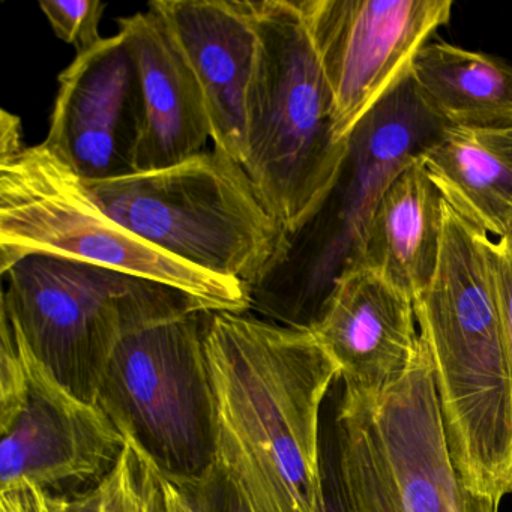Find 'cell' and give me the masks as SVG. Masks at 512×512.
I'll return each mask as SVG.
<instances>
[{"instance_id": "1", "label": "cell", "mask_w": 512, "mask_h": 512, "mask_svg": "<svg viewBox=\"0 0 512 512\" xmlns=\"http://www.w3.org/2000/svg\"><path fill=\"white\" fill-rule=\"evenodd\" d=\"M215 469L250 512H329L320 409L340 367L310 328L209 313Z\"/></svg>"}, {"instance_id": "2", "label": "cell", "mask_w": 512, "mask_h": 512, "mask_svg": "<svg viewBox=\"0 0 512 512\" xmlns=\"http://www.w3.org/2000/svg\"><path fill=\"white\" fill-rule=\"evenodd\" d=\"M490 239L443 203L439 262L413 308L455 470L470 491L500 503L512 493V374Z\"/></svg>"}, {"instance_id": "3", "label": "cell", "mask_w": 512, "mask_h": 512, "mask_svg": "<svg viewBox=\"0 0 512 512\" xmlns=\"http://www.w3.org/2000/svg\"><path fill=\"white\" fill-rule=\"evenodd\" d=\"M208 314L185 293L143 281L98 391L97 404L125 439L172 478H200L215 463Z\"/></svg>"}, {"instance_id": "4", "label": "cell", "mask_w": 512, "mask_h": 512, "mask_svg": "<svg viewBox=\"0 0 512 512\" xmlns=\"http://www.w3.org/2000/svg\"><path fill=\"white\" fill-rule=\"evenodd\" d=\"M257 56L247 100L244 169L287 239L319 211L349 139H338L334 100L298 0H247Z\"/></svg>"}, {"instance_id": "5", "label": "cell", "mask_w": 512, "mask_h": 512, "mask_svg": "<svg viewBox=\"0 0 512 512\" xmlns=\"http://www.w3.org/2000/svg\"><path fill=\"white\" fill-rule=\"evenodd\" d=\"M446 125L422 103L412 76L398 83L349 136L334 187L313 218L287 239L254 289L253 307L310 328L335 280L358 265L368 224L392 179L440 139Z\"/></svg>"}, {"instance_id": "6", "label": "cell", "mask_w": 512, "mask_h": 512, "mask_svg": "<svg viewBox=\"0 0 512 512\" xmlns=\"http://www.w3.org/2000/svg\"><path fill=\"white\" fill-rule=\"evenodd\" d=\"M29 256L73 260L172 287L209 313H248L251 290L158 250L110 217L43 143L0 155V274Z\"/></svg>"}, {"instance_id": "7", "label": "cell", "mask_w": 512, "mask_h": 512, "mask_svg": "<svg viewBox=\"0 0 512 512\" xmlns=\"http://www.w3.org/2000/svg\"><path fill=\"white\" fill-rule=\"evenodd\" d=\"M98 205L158 250L253 295L286 247L244 166L212 149L164 169L85 182Z\"/></svg>"}, {"instance_id": "8", "label": "cell", "mask_w": 512, "mask_h": 512, "mask_svg": "<svg viewBox=\"0 0 512 512\" xmlns=\"http://www.w3.org/2000/svg\"><path fill=\"white\" fill-rule=\"evenodd\" d=\"M335 433L347 512H499L455 470L421 337L409 368L379 394L344 388Z\"/></svg>"}, {"instance_id": "9", "label": "cell", "mask_w": 512, "mask_h": 512, "mask_svg": "<svg viewBox=\"0 0 512 512\" xmlns=\"http://www.w3.org/2000/svg\"><path fill=\"white\" fill-rule=\"evenodd\" d=\"M0 323V488L17 481L56 494L94 487L127 439L100 404L77 397L38 361L2 310Z\"/></svg>"}, {"instance_id": "10", "label": "cell", "mask_w": 512, "mask_h": 512, "mask_svg": "<svg viewBox=\"0 0 512 512\" xmlns=\"http://www.w3.org/2000/svg\"><path fill=\"white\" fill-rule=\"evenodd\" d=\"M2 277L0 310L38 361L77 397L97 403L125 308L148 280L49 256L25 257Z\"/></svg>"}, {"instance_id": "11", "label": "cell", "mask_w": 512, "mask_h": 512, "mask_svg": "<svg viewBox=\"0 0 512 512\" xmlns=\"http://www.w3.org/2000/svg\"><path fill=\"white\" fill-rule=\"evenodd\" d=\"M334 100L335 131L356 125L410 74L451 20V0H298Z\"/></svg>"}, {"instance_id": "12", "label": "cell", "mask_w": 512, "mask_h": 512, "mask_svg": "<svg viewBox=\"0 0 512 512\" xmlns=\"http://www.w3.org/2000/svg\"><path fill=\"white\" fill-rule=\"evenodd\" d=\"M58 83L43 145L85 182L136 173L142 101L124 35L77 53Z\"/></svg>"}, {"instance_id": "13", "label": "cell", "mask_w": 512, "mask_h": 512, "mask_svg": "<svg viewBox=\"0 0 512 512\" xmlns=\"http://www.w3.org/2000/svg\"><path fill=\"white\" fill-rule=\"evenodd\" d=\"M149 7L169 26L202 89L214 148L244 166L257 56L247 0H154Z\"/></svg>"}, {"instance_id": "14", "label": "cell", "mask_w": 512, "mask_h": 512, "mask_svg": "<svg viewBox=\"0 0 512 512\" xmlns=\"http://www.w3.org/2000/svg\"><path fill=\"white\" fill-rule=\"evenodd\" d=\"M416 325L409 296L353 266L335 280L310 329L340 367L344 388L379 394L415 358Z\"/></svg>"}, {"instance_id": "15", "label": "cell", "mask_w": 512, "mask_h": 512, "mask_svg": "<svg viewBox=\"0 0 512 512\" xmlns=\"http://www.w3.org/2000/svg\"><path fill=\"white\" fill-rule=\"evenodd\" d=\"M136 62L142 128L136 172L164 169L205 151L211 125L202 89L163 17L146 13L118 20Z\"/></svg>"}, {"instance_id": "16", "label": "cell", "mask_w": 512, "mask_h": 512, "mask_svg": "<svg viewBox=\"0 0 512 512\" xmlns=\"http://www.w3.org/2000/svg\"><path fill=\"white\" fill-rule=\"evenodd\" d=\"M443 203L422 157L407 164L377 202L356 266L376 272L415 301L439 262Z\"/></svg>"}, {"instance_id": "17", "label": "cell", "mask_w": 512, "mask_h": 512, "mask_svg": "<svg viewBox=\"0 0 512 512\" xmlns=\"http://www.w3.org/2000/svg\"><path fill=\"white\" fill-rule=\"evenodd\" d=\"M445 202L488 236H512V127H446L422 157Z\"/></svg>"}, {"instance_id": "18", "label": "cell", "mask_w": 512, "mask_h": 512, "mask_svg": "<svg viewBox=\"0 0 512 512\" xmlns=\"http://www.w3.org/2000/svg\"><path fill=\"white\" fill-rule=\"evenodd\" d=\"M410 76L446 127H512V65L502 59L436 41L416 53Z\"/></svg>"}, {"instance_id": "19", "label": "cell", "mask_w": 512, "mask_h": 512, "mask_svg": "<svg viewBox=\"0 0 512 512\" xmlns=\"http://www.w3.org/2000/svg\"><path fill=\"white\" fill-rule=\"evenodd\" d=\"M68 496L71 512H167L163 476L131 439L103 481Z\"/></svg>"}, {"instance_id": "20", "label": "cell", "mask_w": 512, "mask_h": 512, "mask_svg": "<svg viewBox=\"0 0 512 512\" xmlns=\"http://www.w3.org/2000/svg\"><path fill=\"white\" fill-rule=\"evenodd\" d=\"M41 11L49 20L59 40L70 44L77 53L86 52L103 41L100 23L107 4L100 0H46Z\"/></svg>"}, {"instance_id": "21", "label": "cell", "mask_w": 512, "mask_h": 512, "mask_svg": "<svg viewBox=\"0 0 512 512\" xmlns=\"http://www.w3.org/2000/svg\"><path fill=\"white\" fill-rule=\"evenodd\" d=\"M163 476L167 512H223L218 499L215 470L200 478L181 479Z\"/></svg>"}, {"instance_id": "22", "label": "cell", "mask_w": 512, "mask_h": 512, "mask_svg": "<svg viewBox=\"0 0 512 512\" xmlns=\"http://www.w3.org/2000/svg\"><path fill=\"white\" fill-rule=\"evenodd\" d=\"M491 266L503 340L512 374V236L490 239Z\"/></svg>"}, {"instance_id": "23", "label": "cell", "mask_w": 512, "mask_h": 512, "mask_svg": "<svg viewBox=\"0 0 512 512\" xmlns=\"http://www.w3.org/2000/svg\"><path fill=\"white\" fill-rule=\"evenodd\" d=\"M0 512H71L70 496L17 481L0 488Z\"/></svg>"}, {"instance_id": "24", "label": "cell", "mask_w": 512, "mask_h": 512, "mask_svg": "<svg viewBox=\"0 0 512 512\" xmlns=\"http://www.w3.org/2000/svg\"><path fill=\"white\" fill-rule=\"evenodd\" d=\"M215 482H217L218 499H220L221 511L223 512H250L241 496L236 493L233 485L215 469Z\"/></svg>"}, {"instance_id": "25", "label": "cell", "mask_w": 512, "mask_h": 512, "mask_svg": "<svg viewBox=\"0 0 512 512\" xmlns=\"http://www.w3.org/2000/svg\"><path fill=\"white\" fill-rule=\"evenodd\" d=\"M326 491H328V503H329V512H347L346 505H344L343 496H341L340 488H338L337 478L332 476V484L331 487H326Z\"/></svg>"}]
</instances>
